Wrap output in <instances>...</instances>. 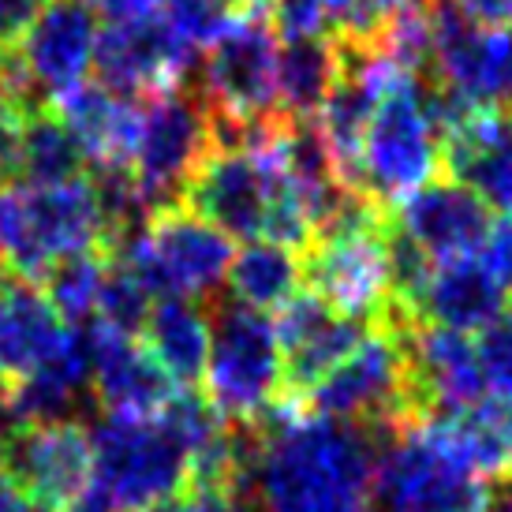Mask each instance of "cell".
<instances>
[{
    "instance_id": "6da1fadb",
    "label": "cell",
    "mask_w": 512,
    "mask_h": 512,
    "mask_svg": "<svg viewBox=\"0 0 512 512\" xmlns=\"http://www.w3.org/2000/svg\"><path fill=\"white\" fill-rule=\"evenodd\" d=\"M255 430L247 494L258 512H370L382 430L296 408H273Z\"/></svg>"
},
{
    "instance_id": "7a4b0ae2",
    "label": "cell",
    "mask_w": 512,
    "mask_h": 512,
    "mask_svg": "<svg viewBox=\"0 0 512 512\" xmlns=\"http://www.w3.org/2000/svg\"><path fill=\"white\" fill-rule=\"evenodd\" d=\"M438 169L441 131L430 109V86L389 60L370 124L363 131L352 187L382 210H393L400 199L430 184Z\"/></svg>"
},
{
    "instance_id": "3957f363",
    "label": "cell",
    "mask_w": 512,
    "mask_h": 512,
    "mask_svg": "<svg viewBox=\"0 0 512 512\" xmlns=\"http://www.w3.org/2000/svg\"><path fill=\"white\" fill-rule=\"evenodd\" d=\"M113 251L94 180L0 187V255L19 281H45L64 258Z\"/></svg>"
},
{
    "instance_id": "277c9868",
    "label": "cell",
    "mask_w": 512,
    "mask_h": 512,
    "mask_svg": "<svg viewBox=\"0 0 512 512\" xmlns=\"http://www.w3.org/2000/svg\"><path fill=\"white\" fill-rule=\"evenodd\" d=\"M113 258L150 292V299H206L225 285L232 240L187 206L172 202L150 210Z\"/></svg>"
},
{
    "instance_id": "5b68a950",
    "label": "cell",
    "mask_w": 512,
    "mask_h": 512,
    "mask_svg": "<svg viewBox=\"0 0 512 512\" xmlns=\"http://www.w3.org/2000/svg\"><path fill=\"white\" fill-rule=\"evenodd\" d=\"M408 326H370L363 341L311 385L314 415L370 430H397L419 415L408 367Z\"/></svg>"
},
{
    "instance_id": "8992f818",
    "label": "cell",
    "mask_w": 512,
    "mask_h": 512,
    "mask_svg": "<svg viewBox=\"0 0 512 512\" xmlns=\"http://www.w3.org/2000/svg\"><path fill=\"white\" fill-rule=\"evenodd\" d=\"M307 292L363 326H415L397 311L389 273V214H370L311 240L303 262Z\"/></svg>"
},
{
    "instance_id": "52a82bcc",
    "label": "cell",
    "mask_w": 512,
    "mask_h": 512,
    "mask_svg": "<svg viewBox=\"0 0 512 512\" xmlns=\"http://www.w3.org/2000/svg\"><path fill=\"white\" fill-rule=\"evenodd\" d=\"M370 512H486L490 486L438 441L427 419H412L382 438Z\"/></svg>"
},
{
    "instance_id": "ba28073f",
    "label": "cell",
    "mask_w": 512,
    "mask_h": 512,
    "mask_svg": "<svg viewBox=\"0 0 512 512\" xmlns=\"http://www.w3.org/2000/svg\"><path fill=\"white\" fill-rule=\"evenodd\" d=\"M214 341L206 359V400L225 423H258L277 408V393L285 389V356L277 344V329L266 314L247 311L240 303H217Z\"/></svg>"
},
{
    "instance_id": "9c48e42d",
    "label": "cell",
    "mask_w": 512,
    "mask_h": 512,
    "mask_svg": "<svg viewBox=\"0 0 512 512\" xmlns=\"http://www.w3.org/2000/svg\"><path fill=\"white\" fill-rule=\"evenodd\" d=\"M94 479L124 512L180 498L191 486L187 449L161 419L105 415L90 430Z\"/></svg>"
},
{
    "instance_id": "30bf717a",
    "label": "cell",
    "mask_w": 512,
    "mask_h": 512,
    "mask_svg": "<svg viewBox=\"0 0 512 512\" xmlns=\"http://www.w3.org/2000/svg\"><path fill=\"white\" fill-rule=\"evenodd\" d=\"M210 150H214V116L202 94L172 86L143 98L131 180L146 214L180 199L191 172L199 169Z\"/></svg>"
},
{
    "instance_id": "8fae6325",
    "label": "cell",
    "mask_w": 512,
    "mask_h": 512,
    "mask_svg": "<svg viewBox=\"0 0 512 512\" xmlns=\"http://www.w3.org/2000/svg\"><path fill=\"white\" fill-rule=\"evenodd\" d=\"M277 135L258 150L214 146L202 157L199 169L191 172L184 195H180V206H187L191 214L202 217L206 225H214L217 232H225L228 240H266L277 199L285 191L277 157H273Z\"/></svg>"
},
{
    "instance_id": "7c38bea8",
    "label": "cell",
    "mask_w": 512,
    "mask_h": 512,
    "mask_svg": "<svg viewBox=\"0 0 512 512\" xmlns=\"http://www.w3.org/2000/svg\"><path fill=\"white\" fill-rule=\"evenodd\" d=\"M277 30L262 12L236 15L206 49V105L214 120H266L277 116Z\"/></svg>"
},
{
    "instance_id": "4fadbf2b",
    "label": "cell",
    "mask_w": 512,
    "mask_h": 512,
    "mask_svg": "<svg viewBox=\"0 0 512 512\" xmlns=\"http://www.w3.org/2000/svg\"><path fill=\"white\" fill-rule=\"evenodd\" d=\"M434 60L430 72L456 98L479 109H501L512 101V27H483L453 0L430 8Z\"/></svg>"
},
{
    "instance_id": "5bb4252c",
    "label": "cell",
    "mask_w": 512,
    "mask_h": 512,
    "mask_svg": "<svg viewBox=\"0 0 512 512\" xmlns=\"http://www.w3.org/2000/svg\"><path fill=\"white\" fill-rule=\"evenodd\" d=\"M0 475L42 512H64L94 479L90 430L83 423L15 427L0 445Z\"/></svg>"
},
{
    "instance_id": "9a60e30c",
    "label": "cell",
    "mask_w": 512,
    "mask_h": 512,
    "mask_svg": "<svg viewBox=\"0 0 512 512\" xmlns=\"http://www.w3.org/2000/svg\"><path fill=\"white\" fill-rule=\"evenodd\" d=\"M195 49H187L172 27L157 15L109 23L98 34L94 68L98 83L124 98H150L172 86H184L187 72L195 68Z\"/></svg>"
},
{
    "instance_id": "2e32d148",
    "label": "cell",
    "mask_w": 512,
    "mask_h": 512,
    "mask_svg": "<svg viewBox=\"0 0 512 512\" xmlns=\"http://www.w3.org/2000/svg\"><path fill=\"white\" fill-rule=\"evenodd\" d=\"M393 210V228L404 232L430 262L479 255L494 225L490 206L456 180H430L408 199H400Z\"/></svg>"
},
{
    "instance_id": "e0dca14e",
    "label": "cell",
    "mask_w": 512,
    "mask_h": 512,
    "mask_svg": "<svg viewBox=\"0 0 512 512\" xmlns=\"http://www.w3.org/2000/svg\"><path fill=\"white\" fill-rule=\"evenodd\" d=\"M273 329H277V344L285 356V389L292 397H307L311 385L326 378L363 341L370 326L329 311L314 292H299L292 303L277 311Z\"/></svg>"
},
{
    "instance_id": "ac0fdd59",
    "label": "cell",
    "mask_w": 512,
    "mask_h": 512,
    "mask_svg": "<svg viewBox=\"0 0 512 512\" xmlns=\"http://www.w3.org/2000/svg\"><path fill=\"white\" fill-rule=\"evenodd\" d=\"M98 49V15L83 0H53L23 38V68L34 90L57 98L86 79Z\"/></svg>"
},
{
    "instance_id": "d6986e66",
    "label": "cell",
    "mask_w": 512,
    "mask_h": 512,
    "mask_svg": "<svg viewBox=\"0 0 512 512\" xmlns=\"http://www.w3.org/2000/svg\"><path fill=\"white\" fill-rule=\"evenodd\" d=\"M441 165L490 210H512V120L501 109H471L445 131Z\"/></svg>"
},
{
    "instance_id": "ffe728a7",
    "label": "cell",
    "mask_w": 512,
    "mask_h": 512,
    "mask_svg": "<svg viewBox=\"0 0 512 512\" xmlns=\"http://www.w3.org/2000/svg\"><path fill=\"white\" fill-rule=\"evenodd\" d=\"M86 326L94 337V397L105 415L154 419L165 408V400L176 393V382L157 367V359L135 337L109 333L94 322Z\"/></svg>"
},
{
    "instance_id": "44dd1931",
    "label": "cell",
    "mask_w": 512,
    "mask_h": 512,
    "mask_svg": "<svg viewBox=\"0 0 512 512\" xmlns=\"http://www.w3.org/2000/svg\"><path fill=\"white\" fill-rule=\"evenodd\" d=\"M49 109L72 128L86 161L98 169H131V154L139 143L143 98H124L101 83H79L49 101Z\"/></svg>"
},
{
    "instance_id": "7402d4cb",
    "label": "cell",
    "mask_w": 512,
    "mask_h": 512,
    "mask_svg": "<svg viewBox=\"0 0 512 512\" xmlns=\"http://www.w3.org/2000/svg\"><path fill=\"white\" fill-rule=\"evenodd\" d=\"M68 322L34 281L0 285V385H15L60 348Z\"/></svg>"
},
{
    "instance_id": "603a6c76",
    "label": "cell",
    "mask_w": 512,
    "mask_h": 512,
    "mask_svg": "<svg viewBox=\"0 0 512 512\" xmlns=\"http://www.w3.org/2000/svg\"><path fill=\"white\" fill-rule=\"evenodd\" d=\"M501 311H505V288L490 277L479 255H468L434 262L415 307V322L445 326L456 333H479Z\"/></svg>"
},
{
    "instance_id": "cb8c5ba5",
    "label": "cell",
    "mask_w": 512,
    "mask_h": 512,
    "mask_svg": "<svg viewBox=\"0 0 512 512\" xmlns=\"http://www.w3.org/2000/svg\"><path fill=\"white\" fill-rule=\"evenodd\" d=\"M210 341H214V322L210 311L199 307V299H157L146 314V352L176 385L202 382Z\"/></svg>"
},
{
    "instance_id": "d4e9b609",
    "label": "cell",
    "mask_w": 512,
    "mask_h": 512,
    "mask_svg": "<svg viewBox=\"0 0 512 512\" xmlns=\"http://www.w3.org/2000/svg\"><path fill=\"white\" fill-rule=\"evenodd\" d=\"M232 303L247 311L270 314L303 292V258L296 247L273 240H251L240 255H232L225 277Z\"/></svg>"
},
{
    "instance_id": "484cf974",
    "label": "cell",
    "mask_w": 512,
    "mask_h": 512,
    "mask_svg": "<svg viewBox=\"0 0 512 512\" xmlns=\"http://www.w3.org/2000/svg\"><path fill=\"white\" fill-rule=\"evenodd\" d=\"M344 49L333 38L285 42L277 60V113L285 120H314L341 79Z\"/></svg>"
},
{
    "instance_id": "4316f807",
    "label": "cell",
    "mask_w": 512,
    "mask_h": 512,
    "mask_svg": "<svg viewBox=\"0 0 512 512\" xmlns=\"http://www.w3.org/2000/svg\"><path fill=\"white\" fill-rule=\"evenodd\" d=\"M83 169H86V154L83 146H79V139L72 135V128L49 105L34 109L23 120V128H19L12 172L8 176L34 187H49V184L79 180Z\"/></svg>"
},
{
    "instance_id": "83f0119b",
    "label": "cell",
    "mask_w": 512,
    "mask_h": 512,
    "mask_svg": "<svg viewBox=\"0 0 512 512\" xmlns=\"http://www.w3.org/2000/svg\"><path fill=\"white\" fill-rule=\"evenodd\" d=\"M109 270H113V251H86V255L64 258L60 266L45 273V296L64 322L86 326L94 322Z\"/></svg>"
},
{
    "instance_id": "f1b7e54d",
    "label": "cell",
    "mask_w": 512,
    "mask_h": 512,
    "mask_svg": "<svg viewBox=\"0 0 512 512\" xmlns=\"http://www.w3.org/2000/svg\"><path fill=\"white\" fill-rule=\"evenodd\" d=\"M150 307H154V303H150V292L113 258V270L105 277L98 311H94V326L109 329V333H120V337H139L146 326Z\"/></svg>"
},
{
    "instance_id": "f546056e",
    "label": "cell",
    "mask_w": 512,
    "mask_h": 512,
    "mask_svg": "<svg viewBox=\"0 0 512 512\" xmlns=\"http://www.w3.org/2000/svg\"><path fill=\"white\" fill-rule=\"evenodd\" d=\"M471 341H475V359H479L486 400L512 404V311L509 307H505L494 322H486Z\"/></svg>"
},
{
    "instance_id": "4dcf8cb0",
    "label": "cell",
    "mask_w": 512,
    "mask_h": 512,
    "mask_svg": "<svg viewBox=\"0 0 512 512\" xmlns=\"http://www.w3.org/2000/svg\"><path fill=\"white\" fill-rule=\"evenodd\" d=\"M404 0H333V30L337 42L374 49L389 23L400 15Z\"/></svg>"
},
{
    "instance_id": "1f68e13d",
    "label": "cell",
    "mask_w": 512,
    "mask_h": 512,
    "mask_svg": "<svg viewBox=\"0 0 512 512\" xmlns=\"http://www.w3.org/2000/svg\"><path fill=\"white\" fill-rule=\"evenodd\" d=\"M161 19L169 23L172 34H176L187 49L206 53V49L225 34L228 23H232V12L221 8L217 0H165Z\"/></svg>"
},
{
    "instance_id": "d6a6232c",
    "label": "cell",
    "mask_w": 512,
    "mask_h": 512,
    "mask_svg": "<svg viewBox=\"0 0 512 512\" xmlns=\"http://www.w3.org/2000/svg\"><path fill=\"white\" fill-rule=\"evenodd\" d=\"M266 12L270 27L285 42L326 38V30L333 27V0H266Z\"/></svg>"
},
{
    "instance_id": "836d02e7",
    "label": "cell",
    "mask_w": 512,
    "mask_h": 512,
    "mask_svg": "<svg viewBox=\"0 0 512 512\" xmlns=\"http://www.w3.org/2000/svg\"><path fill=\"white\" fill-rule=\"evenodd\" d=\"M479 262H483L490 277L505 288V296L512 292V217H501L490 225L483 247H479Z\"/></svg>"
},
{
    "instance_id": "e575fe53",
    "label": "cell",
    "mask_w": 512,
    "mask_h": 512,
    "mask_svg": "<svg viewBox=\"0 0 512 512\" xmlns=\"http://www.w3.org/2000/svg\"><path fill=\"white\" fill-rule=\"evenodd\" d=\"M49 0H0V49H15L38 23Z\"/></svg>"
},
{
    "instance_id": "d590c367",
    "label": "cell",
    "mask_w": 512,
    "mask_h": 512,
    "mask_svg": "<svg viewBox=\"0 0 512 512\" xmlns=\"http://www.w3.org/2000/svg\"><path fill=\"white\" fill-rule=\"evenodd\" d=\"M184 512H258L255 501L232 486H195L184 501Z\"/></svg>"
},
{
    "instance_id": "8d00e7d4",
    "label": "cell",
    "mask_w": 512,
    "mask_h": 512,
    "mask_svg": "<svg viewBox=\"0 0 512 512\" xmlns=\"http://www.w3.org/2000/svg\"><path fill=\"white\" fill-rule=\"evenodd\" d=\"M453 4L483 27H512V0H453Z\"/></svg>"
},
{
    "instance_id": "74e56055",
    "label": "cell",
    "mask_w": 512,
    "mask_h": 512,
    "mask_svg": "<svg viewBox=\"0 0 512 512\" xmlns=\"http://www.w3.org/2000/svg\"><path fill=\"white\" fill-rule=\"evenodd\" d=\"M98 12L109 19V23H131V19H146V15H157L165 8V0H94Z\"/></svg>"
},
{
    "instance_id": "f35d334b",
    "label": "cell",
    "mask_w": 512,
    "mask_h": 512,
    "mask_svg": "<svg viewBox=\"0 0 512 512\" xmlns=\"http://www.w3.org/2000/svg\"><path fill=\"white\" fill-rule=\"evenodd\" d=\"M64 512H124V509H120V505H116V501L109 498L98 483H94V486H86L83 494H79V498H75Z\"/></svg>"
},
{
    "instance_id": "ab89813d",
    "label": "cell",
    "mask_w": 512,
    "mask_h": 512,
    "mask_svg": "<svg viewBox=\"0 0 512 512\" xmlns=\"http://www.w3.org/2000/svg\"><path fill=\"white\" fill-rule=\"evenodd\" d=\"M0 512H42V509H38L34 501L23 498V494H19V490L0 475Z\"/></svg>"
},
{
    "instance_id": "60d3db41",
    "label": "cell",
    "mask_w": 512,
    "mask_h": 512,
    "mask_svg": "<svg viewBox=\"0 0 512 512\" xmlns=\"http://www.w3.org/2000/svg\"><path fill=\"white\" fill-rule=\"evenodd\" d=\"M221 8L228 12H240V15H251V12H262L266 8V0H217Z\"/></svg>"
},
{
    "instance_id": "b9f144b4",
    "label": "cell",
    "mask_w": 512,
    "mask_h": 512,
    "mask_svg": "<svg viewBox=\"0 0 512 512\" xmlns=\"http://www.w3.org/2000/svg\"><path fill=\"white\" fill-rule=\"evenodd\" d=\"M486 512H512V486H505V490H498V494H490Z\"/></svg>"
},
{
    "instance_id": "7bdbcfd3",
    "label": "cell",
    "mask_w": 512,
    "mask_h": 512,
    "mask_svg": "<svg viewBox=\"0 0 512 512\" xmlns=\"http://www.w3.org/2000/svg\"><path fill=\"white\" fill-rule=\"evenodd\" d=\"M135 512H184V501L169 498V501H157V505H146V509H135Z\"/></svg>"
},
{
    "instance_id": "ee69618b",
    "label": "cell",
    "mask_w": 512,
    "mask_h": 512,
    "mask_svg": "<svg viewBox=\"0 0 512 512\" xmlns=\"http://www.w3.org/2000/svg\"><path fill=\"white\" fill-rule=\"evenodd\" d=\"M8 169H12V154H8V150H4V146H0V180H4V176H8Z\"/></svg>"
},
{
    "instance_id": "f6af8a7d",
    "label": "cell",
    "mask_w": 512,
    "mask_h": 512,
    "mask_svg": "<svg viewBox=\"0 0 512 512\" xmlns=\"http://www.w3.org/2000/svg\"><path fill=\"white\" fill-rule=\"evenodd\" d=\"M4 281H12V270H8V262L0 255V285H4Z\"/></svg>"
},
{
    "instance_id": "bcb514c9",
    "label": "cell",
    "mask_w": 512,
    "mask_h": 512,
    "mask_svg": "<svg viewBox=\"0 0 512 512\" xmlns=\"http://www.w3.org/2000/svg\"><path fill=\"white\" fill-rule=\"evenodd\" d=\"M415 4H423V0H415Z\"/></svg>"
},
{
    "instance_id": "7dc6e473",
    "label": "cell",
    "mask_w": 512,
    "mask_h": 512,
    "mask_svg": "<svg viewBox=\"0 0 512 512\" xmlns=\"http://www.w3.org/2000/svg\"><path fill=\"white\" fill-rule=\"evenodd\" d=\"M0 445H4V438H0Z\"/></svg>"
}]
</instances>
